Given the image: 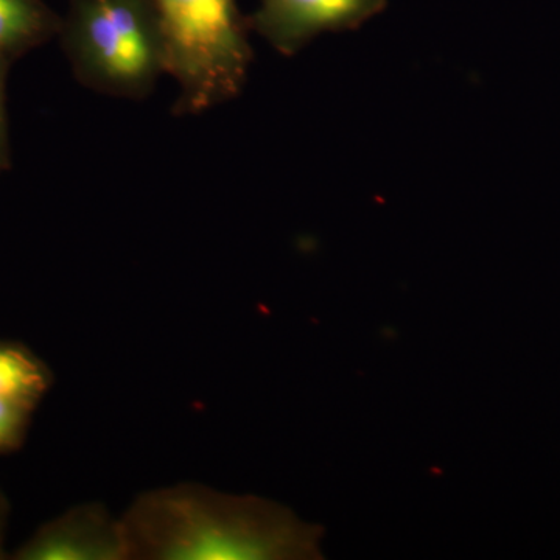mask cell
Returning <instances> with one entry per match:
<instances>
[{
    "mask_svg": "<svg viewBox=\"0 0 560 560\" xmlns=\"http://www.w3.org/2000/svg\"><path fill=\"white\" fill-rule=\"evenodd\" d=\"M120 523L128 560L323 559V526L275 501L195 482L142 493Z\"/></svg>",
    "mask_w": 560,
    "mask_h": 560,
    "instance_id": "cell-1",
    "label": "cell"
},
{
    "mask_svg": "<svg viewBox=\"0 0 560 560\" xmlns=\"http://www.w3.org/2000/svg\"><path fill=\"white\" fill-rule=\"evenodd\" d=\"M60 39L83 86L143 98L165 72V46L153 0H69Z\"/></svg>",
    "mask_w": 560,
    "mask_h": 560,
    "instance_id": "cell-2",
    "label": "cell"
},
{
    "mask_svg": "<svg viewBox=\"0 0 560 560\" xmlns=\"http://www.w3.org/2000/svg\"><path fill=\"white\" fill-rule=\"evenodd\" d=\"M165 72L178 84L175 114L197 116L242 91L250 47L235 0H153Z\"/></svg>",
    "mask_w": 560,
    "mask_h": 560,
    "instance_id": "cell-3",
    "label": "cell"
},
{
    "mask_svg": "<svg viewBox=\"0 0 560 560\" xmlns=\"http://www.w3.org/2000/svg\"><path fill=\"white\" fill-rule=\"evenodd\" d=\"M18 560H128L120 518L101 503L80 504L47 522L14 552Z\"/></svg>",
    "mask_w": 560,
    "mask_h": 560,
    "instance_id": "cell-4",
    "label": "cell"
},
{
    "mask_svg": "<svg viewBox=\"0 0 560 560\" xmlns=\"http://www.w3.org/2000/svg\"><path fill=\"white\" fill-rule=\"evenodd\" d=\"M385 0H260L249 25L283 55H293L319 33L357 27Z\"/></svg>",
    "mask_w": 560,
    "mask_h": 560,
    "instance_id": "cell-5",
    "label": "cell"
},
{
    "mask_svg": "<svg viewBox=\"0 0 560 560\" xmlns=\"http://www.w3.org/2000/svg\"><path fill=\"white\" fill-rule=\"evenodd\" d=\"M61 24L44 0H0V58L13 65L60 35Z\"/></svg>",
    "mask_w": 560,
    "mask_h": 560,
    "instance_id": "cell-6",
    "label": "cell"
},
{
    "mask_svg": "<svg viewBox=\"0 0 560 560\" xmlns=\"http://www.w3.org/2000/svg\"><path fill=\"white\" fill-rule=\"evenodd\" d=\"M54 374L24 345L0 340V396L28 401L38 407L49 393Z\"/></svg>",
    "mask_w": 560,
    "mask_h": 560,
    "instance_id": "cell-7",
    "label": "cell"
},
{
    "mask_svg": "<svg viewBox=\"0 0 560 560\" xmlns=\"http://www.w3.org/2000/svg\"><path fill=\"white\" fill-rule=\"evenodd\" d=\"M35 408L28 401L0 396V455L21 447Z\"/></svg>",
    "mask_w": 560,
    "mask_h": 560,
    "instance_id": "cell-8",
    "label": "cell"
},
{
    "mask_svg": "<svg viewBox=\"0 0 560 560\" xmlns=\"http://www.w3.org/2000/svg\"><path fill=\"white\" fill-rule=\"evenodd\" d=\"M10 66L11 62L0 58V173L9 171L11 165L9 120H7V77H9Z\"/></svg>",
    "mask_w": 560,
    "mask_h": 560,
    "instance_id": "cell-9",
    "label": "cell"
},
{
    "mask_svg": "<svg viewBox=\"0 0 560 560\" xmlns=\"http://www.w3.org/2000/svg\"><path fill=\"white\" fill-rule=\"evenodd\" d=\"M10 517V503L7 500L5 493L0 490V559L9 558L3 541H5L7 525H9Z\"/></svg>",
    "mask_w": 560,
    "mask_h": 560,
    "instance_id": "cell-10",
    "label": "cell"
}]
</instances>
